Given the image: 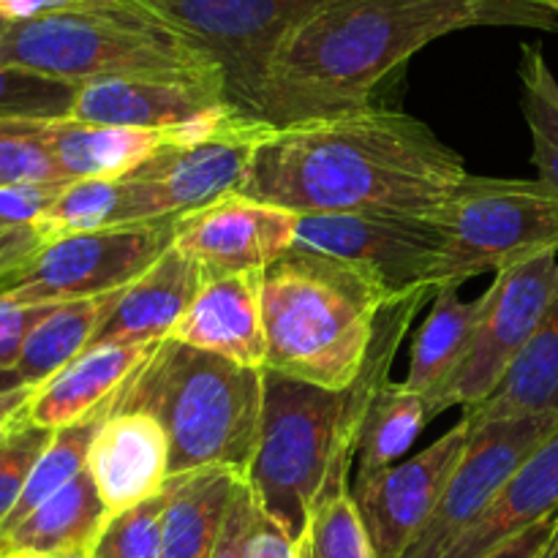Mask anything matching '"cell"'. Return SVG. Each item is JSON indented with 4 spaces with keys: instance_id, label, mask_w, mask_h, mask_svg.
<instances>
[{
    "instance_id": "1",
    "label": "cell",
    "mask_w": 558,
    "mask_h": 558,
    "mask_svg": "<svg viewBox=\"0 0 558 558\" xmlns=\"http://www.w3.org/2000/svg\"><path fill=\"white\" fill-rule=\"evenodd\" d=\"M466 174L463 158L423 120L371 104L272 129L240 194L298 216L434 218Z\"/></svg>"
},
{
    "instance_id": "2",
    "label": "cell",
    "mask_w": 558,
    "mask_h": 558,
    "mask_svg": "<svg viewBox=\"0 0 558 558\" xmlns=\"http://www.w3.org/2000/svg\"><path fill=\"white\" fill-rule=\"evenodd\" d=\"M483 25L558 31L545 0H332L281 41L256 118L283 129L371 107L381 80L447 33Z\"/></svg>"
},
{
    "instance_id": "3",
    "label": "cell",
    "mask_w": 558,
    "mask_h": 558,
    "mask_svg": "<svg viewBox=\"0 0 558 558\" xmlns=\"http://www.w3.org/2000/svg\"><path fill=\"white\" fill-rule=\"evenodd\" d=\"M265 371L180 343H158L112 396V412L158 420L169 441V477L221 466L248 477L259 441Z\"/></svg>"
},
{
    "instance_id": "4",
    "label": "cell",
    "mask_w": 558,
    "mask_h": 558,
    "mask_svg": "<svg viewBox=\"0 0 558 558\" xmlns=\"http://www.w3.org/2000/svg\"><path fill=\"white\" fill-rule=\"evenodd\" d=\"M0 63L76 87L98 80H174L223 90L216 60L145 0H101L14 22L0 41Z\"/></svg>"
},
{
    "instance_id": "5",
    "label": "cell",
    "mask_w": 558,
    "mask_h": 558,
    "mask_svg": "<svg viewBox=\"0 0 558 558\" xmlns=\"http://www.w3.org/2000/svg\"><path fill=\"white\" fill-rule=\"evenodd\" d=\"M385 305L390 300L363 272L292 248L262 281L265 371L322 390H349L368 360Z\"/></svg>"
},
{
    "instance_id": "6",
    "label": "cell",
    "mask_w": 558,
    "mask_h": 558,
    "mask_svg": "<svg viewBox=\"0 0 558 558\" xmlns=\"http://www.w3.org/2000/svg\"><path fill=\"white\" fill-rule=\"evenodd\" d=\"M430 221L445 238L434 289L558 254V196L539 180L466 174Z\"/></svg>"
},
{
    "instance_id": "7",
    "label": "cell",
    "mask_w": 558,
    "mask_h": 558,
    "mask_svg": "<svg viewBox=\"0 0 558 558\" xmlns=\"http://www.w3.org/2000/svg\"><path fill=\"white\" fill-rule=\"evenodd\" d=\"M341 409L343 392L265 371L259 441L245 483L259 510L294 543L303 537L311 507L325 485Z\"/></svg>"
},
{
    "instance_id": "8",
    "label": "cell",
    "mask_w": 558,
    "mask_h": 558,
    "mask_svg": "<svg viewBox=\"0 0 558 558\" xmlns=\"http://www.w3.org/2000/svg\"><path fill=\"white\" fill-rule=\"evenodd\" d=\"M178 221L156 218L49 240L20 270L0 281V300L60 305L120 292L172 248Z\"/></svg>"
},
{
    "instance_id": "9",
    "label": "cell",
    "mask_w": 558,
    "mask_h": 558,
    "mask_svg": "<svg viewBox=\"0 0 558 558\" xmlns=\"http://www.w3.org/2000/svg\"><path fill=\"white\" fill-rule=\"evenodd\" d=\"M276 125L238 112L221 131L196 142H169L150 161L120 178L125 223L183 218L238 194L256 145Z\"/></svg>"
},
{
    "instance_id": "10",
    "label": "cell",
    "mask_w": 558,
    "mask_h": 558,
    "mask_svg": "<svg viewBox=\"0 0 558 558\" xmlns=\"http://www.w3.org/2000/svg\"><path fill=\"white\" fill-rule=\"evenodd\" d=\"M218 63L234 109L256 118L262 85L283 38L332 0H145Z\"/></svg>"
},
{
    "instance_id": "11",
    "label": "cell",
    "mask_w": 558,
    "mask_h": 558,
    "mask_svg": "<svg viewBox=\"0 0 558 558\" xmlns=\"http://www.w3.org/2000/svg\"><path fill=\"white\" fill-rule=\"evenodd\" d=\"M558 281L556 254L499 272L480 298V316L466 354L436 396L425 401L428 420L447 409H472L488 401L523 349L532 341Z\"/></svg>"
},
{
    "instance_id": "12",
    "label": "cell",
    "mask_w": 558,
    "mask_h": 558,
    "mask_svg": "<svg viewBox=\"0 0 558 558\" xmlns=\"http://www.w3.org/2000/svg\"><path fill=\"white\" fill-rule=\"evenodd\" d=\"M294 251L330 256L363 272L390 303L414 292H436L445 238L430 218L347 213L300 216Z\"/></svg>"
},
{
    "instance_id": "13",
    "label": "cell",
    "mask_w": 558,
    "mask_h": 558,
    "mask_svg": "<svg viewBox=\"0 0 558 558\" xmlns=\"http://www.w3.org/2000/svg\"><path fill=\"white\" fill-rule=\"evenodd\" d=\"M474 423V420H472ZM558 430V412L474 423L466 452L423 532L401 558H445L461 534Z\"/></svg>"
},
{
    "instance_id": "14",
    "label": "cell",
    "mask_w": 558,
    "mask_h": 558,
    "mask_svg": "<svg viewBox=\"0 0 558 558\" xmlns=\"http://www.w3.org/2000/svg\"><path fill=\"white\" fill-rule=\"evenodd\" d=\"M472 428V417L463 412L441 439L412 461L387 469L368 483L352 485L376 558H401L423 532L466 452Z\"/></svg>"
},
{
    "instance_id": "15",
    "label": "cell",
    "mask_w": 558,
    "mask_h": 558,
    "mask_svg": "<svg viewBox=\"0 0 558 558\" xmlns=\"http://www.w3.org/2000/svg\"><path fill=\"white\" fill-rule=\"evenodd\" d=\"M298 223V213L238 191L180 218L174 248L196 262L205 281L267 270L292 251Z\"/></svg>"
},
{
    "instance_id": "16",
    "label": "cell",
    "mask_w": 558,
    "mask_h": 558,
    "mask_svg": "<svg viewBox=\"0 0 558 558\" xmlns=\"http://www.w3.org/2000/svg\"><path fill=\"white\" fill-rule=\"evenodd\" d=\"M218 87L174 80H98L76 93L71 118L123 129L189 131L232 112Z\"/></svg>"
},
{
    "instance_id": "17",
    "label": "cell",
    "mask_w": 558,
    "mask_h": 558,
    "mask_svg": "<svg viewBox=\"0 0 558 558\" xmlns=\"http://www.w3.org/2000/svg\"><path fill=\"white\" fill-rule=\"evenodd\" d=\"M265 270L202 281L194 303L172 330L174 341L218 354L229 363L265 371L267 336L262 316Z\"/></svg>"
},
{
    "instance_id": "18",
    "label": "cell",
    "mask_w": 558,
    "mask_h": 558,
    "mask_svg": "<svg viewBox=\"0 0 558 558\" xmlns=\"http://www.w3.org/2000/svg\"><path fill=\"white\" fill-rule=\"evenodd\" d=\"M87 472L112 515L142 505L169 483L167 434L150 414L109 412L90 447Z\"/></svg>"
},
{
    "instance_id": "19",
    "label": "cell",
    "mask_w": 558,
    "mask_h": 558,
    "mask_svg": "<svg viewBox=\"0 0 558 558\" xmlns=\"http://www.w3.org/2000/svg\"><path fill=\"white\" fill-rule=\"evenodd\" d=\"M202 281L205 278L196 262L172 245L145 276L123 289L90 347H140L167 341L180 316L194 303Z\"/></svg>"
},
{
    "instance_id": "20",
    "label": "cell",
    "mask_w": 558,
    "mask_h": 558,
    "mask_svg": "<svg viewBox=\"0 0 558 558\" xmlns=\"http://www.w3.org/2000/svg\"><path fill=\"white\" fill-rule=\"evenodd\" d=\"M554 515H558V430L512 474L445 558H483Z\"/></svg>"
},
{
    "instance_id": "21",
    "label": "cell",
    "mask_w": 558,
    "mask_h": 558,
    "mask_svg": "<svg viewBox=\"0 0 558 558\" xmlns=\"http://www.w3.org/2000/svg\"><path fill=\"white\" fill-rule=\"evenodd\" d=\"M38 131L69 180H120L174 142L172 131L98 125L76 118L38 120Z\"/></svg>"
},
{
    "instance_id": "22",
    "label": "cell",
    "mask_w": 558,
    "mask_h": 558,
    "mask_svg": "<svg viewBox=\"0 0 558 558\" xmlns=\"http://www.w3.org/2000/svg\"><path fill=\"white\" fill-rule=\"evenodd\" d=\"M158 343L140 347H90L54 374L47 385L36 387L27 417L41 428L58 430L90 417L104 407L123 381L145 363Z\"/></svg>"
},
{
    "instance_id": "23",
    "label": "cell",
    "mask_w": 558,
    "mask_h": 558,
    "mask_svg": "<svg viewBox=\"0 0 558 558\" xmlns=\"http://www.w3.org/2000/svg\"><path fill=\"white\" fill-rule=\"evenodd\" d=\"M112 512L104 505L90 472H82L63 490L33 510L16 529L0 537V554L90 558Z\"/></svg>"
},
{
    "instance_id": "24",
    "label": "cell",
    "mask_w": 558,
    "mask_h": 558,
    "mask_svg": "<svg viewBox=\"0 0 558 558\" xmlns=\"http://www.w3.org/2000/svg\"><path fill=\"white\" fill-rule=\"evenodd\" d=\"M240 480L221 466L169 477L161 558H210Z\"/></svg>"
},
{
    "instance_id": "25",
    "label": "cell",
    "mask_w": 558,
    "mask_h": 558,
    "mask_svg": "<svg viewBox=\"0 0 558 558\" xmlns=\"http://www.w3.org/2000/svg\"><path fill=\"white\" fill-rule=\"evenodd\" d=\"M474 423L558 412V281L532 341L485 403L463 409Z\"/></svg>"
},
{
    "instance_id": "26",
    "label": "cell",
    "mask_w": 558,
    "mask_h": 558,
    "mask_svg": "<svg viewBox=\"0 0 558 558\" xmlns=\"http://www.w3.org/2000/svg\"><path fill=\"white\" fill-rule=\"evenodd\" d=\"M480 316V298L461 300L458 287H441L434 292V308L428 319L420 325L412 343V360H409V374L403 387L414 396H430L445 387L452 371L466 354L472 341L474 325Z\"/></svg>"
},
{
    "instance_id": "27",
    "label": "cell",
    "mask_w": 558,
    "mask_h": 558,
    "mask_svg": "<svg viewBox=\"0 0 558 558\" xmlns=\"http://www.w3.org/2000/svg\"><path fill=\"white\" fill-rule=\"evenodd\" d=\"M120 294H123V289L104 294V298L60 303L27 338L25 352L16 365V374L22 376V381L27 387H41L54 374H60L65 365L74 363L90 347L96 332L101 330L104 319L114 308Z\"/></svg>"
},
{
    "instance_id": "28",
    "label": "cell",
    "mask_w": 558,
    "mask_h": 558,
    "mask_svg": "<svg viewBox=\"0 0 558 558\" xmlns=\"http://www.w3.org/2000/svg\"><path fill=\"white\" fill-rule=\"evenodd\" d=\"M428 423L425 398L414 396L403 381H385L365 414L357 445V474L354 485L368 483L376 474L396 466Z\"/></svg>"
},
{
    "instance_id": "29",
    "label": "cell",
    "mask_w": 558,
    "mask_h": 558,
    "mask_svg": "<svg viewBox=\"0 0 558 558\" xmlns=\"http://www.w3.org/2000/svg\"><path fill=\"white\" fill-rule=\"evenodd\" d=\"M109 412H112V398H109L98 412H93L90 417L54 430L49 447L44 450V456L38 458L36 466H33L31 480H27L14 512H11L9 521L0 529V537H5V534H9L11 529L20 526L33 510H38L44 501L52 499L58 490H63L65 485L71 483V480H76L85 472L87 461H90V447L93 441H96V434L101 430L104 420L109 417Z\"/></svg>"
},
{
    "instance_id": "30",
    "label": "cell",
    "mask_w": 558,
    "mask_h": 558,
    "mask_svg": "<svg viewBox=\"0 0 558 558\" xmlns=\"http://www.w3.org/2000/svg\"><path fill=\"white\" fill-rule=\"evenodd\" d=\"M518 76H521V109L532 134V163L537 167V180L558 196V80L543 49L534 44H523Z\"/></svg>"
},
{
    "instance_id": "31",
    "label": "cell",
    "mask_w": 558,
    "mask_h": 558,
    "mask_svg": "<svg viewBox=\"0 0 558 558\" xmlns=\"http://www.w3.org/2000/svg\"><path fill=\"white\" fill-rule=\"evenodd\" d=\"M123 185L120 180H71L63 185L38 227L49 240L65 234L98 232V229L120 227L123 216Z\"/></svg>"
},
{
    "instance_id": "32",
    "label": "cell",
    "mask_w": 558,
    "mask_h": 558,
    "mask_svg": "<svg viewBox=\"0 0 558 558\" xmlns=\"http://www.w3.org/2000/svg\"><path fill=\"white\" fill-rule=\"evenodd\" d=\"M298 550L300 558H376L352 490L314 501Z\"/></svg>"
},
{
    "instance_id": "33",
    "label": "cell",
    "mask_w": 558,
    "mask_h": 558,
    "mask_svg": "<svg viewBox=\"0 0 558 558\" xmlns=\"http://www.w3.org/2000/svg\"><path fill=\"white\" fill-rule=\"evenodd\" d=\"M80 87L0 63V120L71 118Z\"/></svg>"
},
{
    "instance_id": "34",
    "label": "cell",
    "mask_w": 558,
    "mask_h": 558,
    "mask_svg": "<svg viewBox=\"0 0 558 558\" xmlns=\"http://www.w3.org/2000/svg\"><path fill=\"white\" fill-rule=\"evenodd\" d=\"M71 183L49 153L38 120H0V189Z\"/></svg>"
},
{
    "instance_id": "35",
    "label": "cell",
    "mask_w": 558,
    "mask_h": 558,
    "mask_svg": "<svg viewBox=\"0 0 558 558\" xmlns=\"http://www.w3.org/2000/svg\"><path fill=\"white\" fill-rule=\"evenodd\" d=\"M167 488L109 518L90 558H161Z\"/></svg>"
},
{
    "instance_id": "36",
    "label": "cell",
    "mask_w": 558,
    "mask_h": 558,
    "mask_svg": "<svg viewBox=\"0 0 558 558\" xmlns=\"http://www.w3.org/2000/svg\"><path fill=\"white\" fill-rule=\"evenodd\" d=\"M54 430L31 423L27 412L16 423L0 430V529L14 512L33 466L52 441Z\"/></svg>"
},
{
    "instance_id": "37",
    "label": "cell",
    "mask_w": 558,
    "mask_h": 558,
    "mask_svg": "<svg viewBox=\"0 0 558 558\" xmlns=\"http://www.w3.org/2000/svg\"><path fill=\"white\" fill-rule=\"evenodd\" d=\"M58 305H20L0 300V368L16 371L31 332L47 319Z\"/></svg>"
},
{
    "instance_id": "38",
    "label": "cell",
    "mask_w": 558,
    "mask_h": 558,
    "mask_svg": "<svg viewBox=\"0 0 558 558\" xmlns=\"http://www.w3.org/2000/svg\"><path fill=\"white\" fill-rule=\"evenodd\" d=\"M256 515H259V505H256L254 490H251L245 480H240L232 494V501H229L227 518H223L221 537H218L216 550H213L210 558H245Z\"/></svg>"
},
{
    "instance_id": "39",
    "label": "cell",
    "mask_w": 558,
    "mask_h": 558,
    "mask_svg": "<svg viewBox=\"0 0 558 558\" xmlns=\"http://www.w3.org/2000/svg\"><path fill=\"white\" fill-rule=\"evenodd\" d=\"M65 183L52 185H14V189H0V227L14 229L38 223L44 213L52 207Z\"/></svg>"
},
{
    "instance_id": "40",
    "label": "cell",
    "mask_w": 558,
    "mask_h": 558,
    "mask_svg": "<svg viewBox=\"0 0 558 558\" xmlns=\"http://www.w3.org/2000/svg\"><path fill=\"white\" fill-rule=\"evenodd\" d=\"M245 558H300L298 543L259 510L251 529Z\"/></svg>"
},
{
    "instance_id": "41",
    "label": "cell",
    "mask_w": 558,
    "mask_h": 558,
    "mask_svg": "<svg viewBox=\"0 0 558 558\" xmlns=\"http://www.w3.org/2000/svg\"><path fill=\"white\" fill-rule=\"evenodd\" d=\"M556 523H558V515L545 518V521L534 523L532 529L521 532L518 537L507 539L505 545H499V548L490 550V554H485L483 558H539L543 556L545 545H548L550 537H554Z\"/></svg>"
},
{
    "instance_id": "42",
    "label": "cell",
    "mask_w": 558,
    "mask_h": 558,
    "mask_svg": "<svg viewBox=\"0 0 558 558\" xmlns=\"http://www.w3.org/2000/svg\"><path fill=\"white\" fill-rule=\"evenodd\" d=\"M101 3V0H0V14L11 22L33 20V16L58 14V11L82 9V5Z\"/></svg>"
},
{
    "instance_id": "43",
    "label": "cell",
    "mask_w": 558,
    "mask_h": 558,
    "mask_svg": "<svg viewBox=\"0 0 558 558\" xmlns=\"http://www.w3.org/2000/svg\"><path fill=\"white\" fill-rule=\"evenodd\" d=\"M33 396H36V387H20V390L0 396V430L9 428L11 423H16L27 412Z\"/></svg>"
},
{
    "instance_id": "44",
    "label": "cell",
    "mask_w": 558,
    "mask_h": 558,
    "mask_svg": "<svg viewBox=\"0 0 558 558\" xmlns=\"http://www.w3.org/2000/svg\"><path fill=\"white\" fill-rule=\"evenodd\" d=\"M20 387H27V385H25V381H22V376L16 374V371L0 368V396H5V392L20 390Z\"/></svg>"
},
{
    "instance_id": "45",
    "label": "cell",
    "mask_w": 558,
    "mask_h": 558,
    "mask_svg": "<svg viewBox=\"0 0 558 558\" xmlns=\"http://www.w3.org/2000/svg\"><path fill=\"white\" fill-rule=\"evenodd\" d=\"M539 558H558V523H556V532H554V537H550V543L545 545L543 556H539Z\"/></svg>"
},
{
    "instance_id": "46",
    "label": "cell",
    "mask_w": 558,
    "mask_h": 558,
    "mask_svg": "<svg viewBox=\"0 0 558 558\" xmlns=\"http://www.w3.org/2000/svg\"><path fill=\"white\" fill-rule=\"evenodd\" d=\"M0 558H52V556H38V554H25V550H14V554H0Z\"/></svg>"
},
{
    "instance_id": "47",
    "label": "cell",
    "mask_w": 558,
    "mask_h": 558,
    "mask_svg": "<svg viewBox=\"0 0 558 558\" xmlns=\"http://www.w3.org/2000/svg\"><path fill=\"white\" fill-rule=\"evenodd\" d=\"M11 25H14V22H11L9 16L0 14V41H3V36H5V33H9V27H11Z\"/></svg>"
},
{
    "instance_id": "48",
    "label": "cell",
    "mask_w": 558,
    "mask_h": 558,
    "mask_svg": "<svg viewBox=\"0 0 558 558\" xmlns=\"http://www.w3.org/2000/svg\"><path fill=\"white\" fill-rule=\"evenodd\" d=\"M545 3H548L550 9H556V11H558V0H545Z\"/></svg>"
},
{
    "instance_id": "49",
    "label": "cell",
    "mask_w": 558,
    "mask_h": 558,
    "mask_svg": "<svg viewBox=\"0 0 558 558\" xmlns=\"http://www.w3.org/2000/svg\"><path fill=\"white\" fill-rule=\"evenodd\" d=\"M3 232H5V229H3V227H0V234H3Z\"/></svg>"
}]
</instances>
